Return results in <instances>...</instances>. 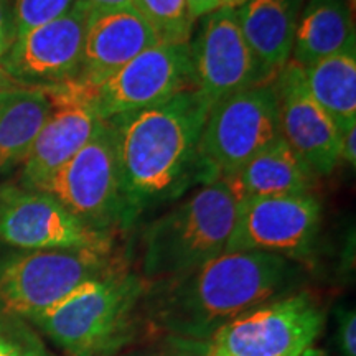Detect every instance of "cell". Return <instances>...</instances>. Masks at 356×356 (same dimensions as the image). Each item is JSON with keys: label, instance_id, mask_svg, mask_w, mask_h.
I'll use <instances>...</instances> for the list:
<instances>
[{"label": "cell", "instance_id": "6da1fadb", "mask_svg": "<svg viewBox=\"0 0 356 356\" xmlns=\"http://www.w3.org/2000/svg\"><path fill=\"white\" fill-rule=\"evenodd\" d=\"M304 277L299 261L228 251L190 273L147 284L142 309L154 333L207 343L248 310L296 292Z\"/></svg>", "mask_w": 356, "mask_h": 356}, {"label": "cell", "instance_id": "7a4b0ae2", "mask_svg": "<svg viewBox=\"0 0 356 356\" xmlns=\"http://www.w3.org/2000/svg\"><path fill=\"white\" fill-rule=\"evenodd\" d=\"M211 104L190 88L154 108L109 119L129 226L197 181L198 145Z\"/></svg>", "mask_w": 356, "mask_h": 356}, {"label": "cell", "instance_id": "3957f363", "mask_svg": "<svg viewBox=\"0 0 356 356\" xmlns=\"http://www.w3.org/2000/svg\"><path fill=\"white\" fill-rule=\"evenodd\" d=\"M147 282L124 264L30 320L68 356H111L140 341Z\"/></svg>", "mask_w": 356, "mask_h": 356}, {"label": "cell", "instance_id": "277c9868", "mask_svg": "<svg viewBox=\"0 0 356 356\" xmlns=\"http://www.w3.org/2000/svg\"><path fill=\"white\" fill-rule=\"evenodd\" d=\"M239 200L226 180L204 184L147 225L140 241V277L147 284L177 277L226 252Z\"/></svg>", "mask_w": 356, "mask_h": 356}, {"label": "cell", "instance_id": "5b68a950", "mask_svg": "<svg viewBox=\"0 0 356 356\" xmlns=\"http://www.w3.org/2000/svg\"><path fill=\"white\" fill-rule=\"evenodd\" d=\"M124 264L115 249H15L0 257V315L29 323L81 284Z\"/></svg>", "mask_w": 356, "mask_h": 356}, {"label": "cell", "instance_id": "8992f818", "mask_svg": "<svg viewBox=\"0 0 356 356\" xmlns=\"http://www.w3.org/2000/svg\"><path fill=\"white\" fill-rule=\"evenodd\" d=\"M280 137L274 79L218 101L198 145V185L228 178Z\"/></svg>", "mask_w": 356, "mask_h": 356}, {"label": "cell", "instance_id": "52a82bcc", "mask_svg": "<svg viewBox=\"0 0 356 356\" xmlns=\"http://www.w3.org/2000/svg\"><path fill=\"white\" fill-rule=\"evenodd\" d=\"M38 191L51 195L95 229L115 236L131 228L111 122H102L88 144Z\"/></svg>", "mask_w": 356, "mask_h": 356}, {"label": "cell", "instance_id": "ba28073f", "mask_svg": "<svg viewBox=\"0 0 356 356\" xmlns=\"http://www.w3.org/2000/svg\"><path fill=\"white\" fill-rule=\"evenodd\" d=\"M325 323L327 314L318 297L296 291L225 325L208 348L218 356H300L315 345Z\"/></svg>", "mask_w": 356, "mask_h": 356}, {"label": "cell", "instance_id": "9c48e42d", "mask_svg": "<svg viewBox=\"0 0 356 356\" xmlns=\"http://www.w3.org/2000/svg\"><path fill=\"white\" fill-rule=\"evenodd\" d=\"M0 243L17 251H114V234L95 229L44 191L0 185Z\"/></svg>", "mask_w": 356, "mask_h": 356}, {"label": "cell", "instance_id": "30bf717a", "mask_svg": "<svg viewBox=\"0 0 356 356\" xmlns=\"http://www.w3.org/2000/svg\"><path fill=\"white\" fill-rule=\"evenodd\" d=\"M322 203L314 193L241 200L228 251L269 252L304 261L314 254Z\"/></svg>", "mask_w": 356, "mask_h": 356}, {"label": "cell", "instance_id": "8fae6325", "mask_svg": "<svg viewBox=\"0 0 356 356\" xmlns=\"http://www.w3.org/2000/svg\"><path fill=\"white\" fill-rule=\"evenodd\" d=\"M191 84L190 43H159L89 89L102 121L162 104Z\"/></svg>", "mask_w": 356, "mask_h": 356}, {"label": "cell", "instance_id": "7c38bea8", "mask_svg": "<svg viewBox=\"0 0 356 356\" xmlns=\"http://www.w3.org/2000/svg\"><path fill=\"white\" fill-rule=\"evenodd\" d=\"M191 84L210 104L269 83L249 50L233 8H216L202 19L190 40Z\"/></svg>", "mask_w": 356, "mask_h": 356}, {"label": "cell", "instance_id": "4fadbf2b", "mask_svg": "<svg viewBox=\"0 0 356 356\" xmlns=\"http://www.w3.org/2000/svg\"><path fill=\"white\" fill-rule=\"evenodd\" d=\"M51 111L22 165L20 184L40 190L76 155L104 122L97 114L91 91L76 81L44 88Z\"/></svg>", "mask_w": 356, "mask_h": 356}, {"label": "cell", "instance_id": "5bb4252c", "mask_svg": "<svg viewBox=\"0 0 356 356\" xmlns=\"http://www.w3.org/2000/svg\"><path fill=\"white\" fill-rule=\"evenodd\" d=\"M88 17L68 13L17 37L0 65L26 88H53L76 81L81 70Z\"/></svg>", "mask_w": 356, "mask_h": 356}, {"label": "cell", "instance_id": "9a60e30c", "mask_svg": "<svg viewBox=\"0 0 356 356\" xmlns=\"http://www.w3.org/2000/svg\"><path fill=\"white\" fill-rule=\"evenodd\" d=\"M280 137L305 160L318 177L338 167L341 132L310 95L304 70L293 61L274 78Z\"/></svg>", "mask_w": 356, "mask_h": 356}, {"label": "cell", "instance_id": "2e32d148", "mask_svg": "<svg viewBox=\"0 0 356 356\" xmlns=\"http://www.w3.org/2000/svg\"><path fill=\"white\" fill-rule=\"evenodd\" d=\"M159 43L154 30L134 8L89 20L76 83L88 89L99 88L129 61Z\"/></svg>", "mask_w": 356, "mask_h": 356}, {"label": "cell", "instance_id": "e0dca14e", "mask_svg": "<svg viewBox=\"0 0 356 356\" xmlns=\"http://www.w3.org/2000/svg\"><path fill=\"white\" fill-rule=\"evenodd\" d=\"M300 0H249L236 8L239 29L267 81L292 58Z\"/></svg>", "mask_w": 356, "mask_h": 356}, {"label": "cell", "instance_id": "ac0fdd59", "mask_svg": "<svg viewBox=\"0 0 356 356\" xmlns=\"http://www.w3.org/2000/svg\"><path fill=\"white\" fill-rule=\"evenodd\" d=\"M318 175L282 137L228 178L239 202L248 198L314 193Z\"/></svg>", "mask_w": 356, "mask_h": 356}, {"label": "cell", "instance_id": "d6986e66", "mask_svg": "<svg viewBox=\"0 0 356 356\" xmlns=\"http://www.w3.org/2000/svg\"><path fill=\"white\" fill-rule=\"evenodd\" d=\"M356 48V30L346 0H310L299 19L291 61L302 68Z\"/></svg>", "mask_w": 356, "mask_h": 356}, {"label": "cell", "instance_id": "ffe728a7", "mask_svg": "<svg viewBox=\"0 0 356 356\" xmlns=\"http://www.w3.org/2000/svg\"><path fill=\"white\" fill-rule=\"evenodd\" d=\"M50 111L51 102L44 89L0 92V177L24 165Z\"/></svg>", "mask_w": 356, "mask_h": 356}, {"label": "cell", "instance_id": "44dd1931", "mask_svg": "<svg viewBox=\"0 0 356 356\" xmlns=\"http://www.w3.org/2000/svg\"><path fill=\"white\" fill-rule=\"evenodd\" d=\"M302 70L310 95L343 136L356 124V48Z\"/></svg>", "mask_w": 356, "mask_h": 356}, {"label": "cell", "instance_id": "7402d4cb", "mask_svg": "<svg viewBox=\"0 0 356 356\" xmlns=\"http://www.w3.org/2000/svg\"><path fill=\"white\" fill-rule=\"evenodd\" d=\"M134 10L149 24L160 43H190L195 20L186 0H136Z\"/></svg>", "mask_w": 356, "mask_h": 356}, {"label": "cell", "instance_id": "603a6c76", "mask_svg": "<svg viewBox=\"0 0 356 356\" xmlns=\"http://www.w3.org/2000/svg\"><path fill=\"white\" fill-rule=\"evenodd\" d=\"M74 3L76 0H15L13 13L17 37L65 15L74 7Z\"/></svg>", "mask_w": 356, "mask_h": 356}, {"label": "cell", "instance_id": "cb8c5ba5", "mask_svg": "<svg viewBox=\"0 0 356 356\" xmlns=\"http://www.w3.org/2000/svg\"><path fill=\"white\" fill-rule=\"evenodd\" d=\"M0 356H51L26 322L0 315Z\"/></svg>", "mask_w": 356, "mask_h": 356}, {"label": "cell", "instance_id": "d4e9b609", "mask_svg": "<svg viewBox=\"0 0 356 356\" xmlns=\"http://www.w3.org/2000/svg\"><path fill=\"white\" fill-rule=\"evenodd\" d=\"M184 343L185 340H181V338L160 335L159 333V337L137 341V343L111 356H180Z\"/></svg>", "mask_w": 356, "mask_h": 356}, {"label": "cell", "instance_id": "484cf974", "mask_svg": "<svg viewBox=\"0 0 356 356\" xmlns=\"http://www.w3.org/2000/svg\"><path fill=\"white\" fill-rule=\"evenodd\" d=\"M335 343L340 356H356V314L350 305H341L335 314Z\"/></svg>", "mask_w": 356, "mask_h": 356}, {"label": "cell", "instance_id": "4316f807", "mask_svg": "<svg viewBox=\"0 0 356 356\" xmlns=\"http://www.w3.org/2000/svg\"><path fill=\"white\" fill-rule=\"evenodd\" d=\"M134 2L136 0H76L74 7L79 8L88 17V20H95L109 13L131 10Z\"/></svg>", "mask_w": 356, "mask_h": 356}, {"label": "cell", "instance_id": "83f0119b", "mask_svg": "<svg viewBox=\"0 0 356 356\" xmlns=\"http://www.w3.org/2000/svg\"><path fill=\"white\" fill-rule=\"evenodd\" d=\"M17 40L15 13L10 0H0V60L7 55Z\"/></svg>", "mask_w": 356, "mask_h": 356}, {"label": "cell", "instance_id": "f1b7e54d", "mask_svg": "<svg viewBox=\"0 0 356 356\" xmlns=\"http://www.w3.org/2000/svg\"><path fill=\"white\" fill-rule=\"evenodd\" d=\"M340 160H345L351 168L356 165V124L341 136Z\"/></svg>", "mask_w": 356, "mask_h": 356}, {"label": "cell", "instance_id": "f546056e", "mask_svg": "<svg viewBox=\"0 0 356 356\" xmlns=\"http://www.w3.org/2000/svg\"><path fill=\"white\" fill-rule=\"evenodd\" d=\"M186 6H188V10L195 20L203 19L204 15L220 8L218 0H186Z\"/></svg>", "mask_w": 356, "mask_h": 356}, {"label": "cell", "instance_id": "4dcf8cb0", "mask_svg": "<svg viewBox=\"0 0 356 356\" xmlns=\"http://www.w3.org/2000/svg\"><path fill=\"white\" fill-rule=\"evenodd\" d=\"M26 86L17 81L15 78H12L8 74V71L0 65V92H8V91H17V89H24Z\"/></svg>", "mask_w": 356, "mask_h": 356}, {"label": "cell", "instance_id": "1f68e13d", "mask_svg": "<svg viewBox=\"0 0 356 356\" xmlns=\"http://www.w3.org/2000/svg\"><path fill=\"white\" fill-rule=\"evenodd\" d=\"M208 353V341L202 343V341H190L185 340L184 350H181L180 356H207Z\"/></svg>", "mask_w": 356, "mask_h": 356}, {"label": "cell", "instance_id": "d6a6232c", "mask_svg": "<svg viewBox=\"0 0 356 356\" xmlns=\"http://www.w3.org/2000/svg\"><path fill=\"white\" fill-rule=\"evenodd\" d=\"M248 2L249 0H218V6L222 8H233V10H236V8L243 7L244 3Z\"/></svg>", "mask_w": 356, "mask_h": 356}, {"label": "cell", "instance_id": "836d02e7", "mask_svg": "<svg viewBox=\"0 0 356 356\" xmlns=\"http://www.w3.org/2000/svg\"><path fill=\"white\" fill-rule=\"evenodd\" d=\"M300 356H327V355H325L320 348H315V346H312V348L307 350L305 353H302Z\"/></svg>", "mask_w": 356, "mask_h": 356}, {"label": "cell", "instance_id": "e575fe53", "mask_svg": "<svg viewBox=\"0 0 356 356\" xmlns=\"http://www.w3.org/2000/svg\"><path fill=\"white\" fill-rule=\"evenodd\" d=\"M207 356H218V355H215V353H211V351H210V348H208V353H207Z\"/></svg>", "mask_w": 356, "mask_h": 356}]
</instances>
